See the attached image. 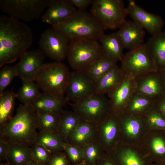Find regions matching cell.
Returning <instances> with one entry per match:
<instances>
[{
	"label": "cell",
	"mask_w": 165,
	"mask_h": 165,
	"mask_svg": "<svg viewBox=\"0 0 165 165\" xmlns=\"http://www.w3.org/2000/svg\"><path fill=\"white\" fill-rule=\"evenodd\" d=\"M33 37L26 24L5 16H0V67L16 61L31 46Z\"/></svg>",
	"instance_id": "1"
},
{
	"label": "cell",
	"mask_w": 165,
	"mask_h": 165,
	"mask_svg": "<svg viewBox=\"0 0 165 165\" xmlns=\"http://www.w3.org/2000/svg\"><path fill=\"white\" fill-rule=\"evenodd\" d=\"M36 113L31 104L20 105L15 115L0 127V138L8 143L31 146L35 144L38 133Z\"/></svg>",
	"instance_id": "2"
},
{
	"label": "cell",
	"mask_w": 165,
	"mask_h": 165,
	"mask_svg": "<svg viewBox=\"0 0 165 165\" xmlns=\"http://www.w3.org/2000/svg\"><path fill=\"white\" fill-rule=\"evenodd\" d=\"M52 28L69 42L81 39L99 40L104 34L103 27L90 12L77 10L73 15Z\"/></svg>",
	"instance_id": "3"
},
{
	"label": "cell",
	"mask_w": 165,
	"mask_h": 165,
	"mask_svg": "<svg viewBox=\"0 0 165 165\" xmlns=\"http://www.w3.org/2000/svg\"><path fill=\"white\" fill-rule=\"evenodd\" d=\"M70 72L61 62L44 63L35 73L33 80L43 93L64 97Z\"/></svg>",
	"instance_id": "4"
},
{
	"label": "cell",
	"mask_w": 165,
	"mask_h": 165,
	"mask_svg": "<svg viewBox=\"0 0 165 165\" xmlns=\"http://www.w3.org/2000/svg\"><path fill=\"white\" fill-rule=\"evenodd\" d=\"M98 40L87 39L69 42L66 58L74 71H85L103 54Z\"/></svg>",
	"instance_id": "5"
},
{
	"label": "cell",
	"mask_w": 165,
	"mask_h": 165,
	"mask_svg": "<svg viewBox=\"0 0 165 165\" xmlns=\"http://www.w3.org/2000/svg\"><path fill=\"white\" fill-rule=\"evenodd\" d=\"M90 13L105 30L119 28L128 15L122 0H94Z\"/></svg>",
	"instance_id": "6"
},
{
	"label": "cell",
	"mask_w": 165,
	"mask_h": 165,
	"mask_svg": "<svg viewBox=\"0 0 165 165\" xmlns=\"http://www.w3.org/2000/svg\"><path fill=\"white\" fill-rule=\"evenodd\" d=\"M71 105L80 119L96 124L112 112L109 98L96 93Z\"/></svg>",
	"instance_id": "7"
},
{
	"label": "cell",
	"mask_w": 165,
	"mask_h": 165,
	"mask_svg": "<svg viewBox=\"0 0 165 165\" xmlns=\"http://www.w3.org/2000/svg\"><path fill=\"white\" fill-rule=\"evenodd\" d=\"M121 61L120 68L125 75H130L136 78L157 71L146 43L126 53Z\"/></svg>",
	"instance_id": "8"
},
{
	"label": "cell",
	"mask_w": 165,
	"mask_h": 165,
	"mask_svg": "<svg viewBox=\"0 0 165 165\" xmlns=\"http://www.w3.org/2000/svg\"><path fill=\"white\" fill-rule=\"evenodd\" d=\"M50 0H1L0 8L10 17L30 22L38 18Z\"/></svg>",
	"instance_id": "9"
},
{
	"label": "cell",
	"mask_w": 165,
	"mask_h": 165,
	"mask_svg": "<svg viewBox=\"0 0 165 165\" xmlns=\"http://www.w3.org/2000/svg\"><path fill=\"white\" fill-rule=\"evenodd\" d=\"M95 94V83L85 71H73L70 72L65 94L68 102L76 103Z\"/></svg>",
	"instance_id": "10"
},
{
	"label": "cell",
	"mask_w": 165,
	"mask_h": 165,
	"mask_svg": "<svg viewBox=\"0 0 165 165\" xmlns=\"http://www.w3.org/2000/svg\"><path fill=\"white\" fill-rule=\"evenodd\" d=\"M69 42L53 28H49L41 35L40 49L50 59L61 62L67 57Z\"/></svg>",
	"instance_id": "11"
},
{
	"label": "cell",
	"mask_w": 165,
	"mask_h": 165,
	"mask_svg": "<svg viewBox=\"0 0 165 165\" xmlns=\"http://www.w3.org/2000/svg\"><path fill=\"white\" fill-rule=\"evenodd\" d=\"M135 78L126 75L121 83L108 94L111 106L112 112L119 116L125 111L129 103L136 91Z\"/></svg>",
	"instance_id": "12"
},
{
	"label": "cell",
	"mask_w": 165,
	"mask_h": 165,
	"mask_svg": "<svg viewBox=\"0 0 165 165\" xmlns=\"http://www.w3.org/2000/svg\"><path fill=\"white\" fill-rule=\"evenodd\" d=\"M135 79L136 93L155 101L165 95V84L160 72H151Z\"/></svg>",
	"instance_id": "13"
},
{
	"label": "cell",
	"mask_w": 165,
	"mask_h": 165,
	"mask_svg": "<svg viewBox=\"0 0 165 165\" xmlns=\"http://www.w3.org/2000/svg\"><path fill=\"white\" fill-rule=\"evenodd\" d=\"M128 15L133 20L153 35L162 31L164 24L163 19L158 15L148 13L130 0L127 8Z\"/></svg>",
	"instance_id": "14"
},
{
	"label": "cell",
	"mask_w": 165,
	"mask_h": 165,
	"mask_svg": "<svg viewBox=\"0 0 165 165\" xmlns=\"http://www.w3.org/2000/svg\"><path fill=\"white\" fill-rule=\"evenodd\" d=\"M45 55L40 49L26 51L16 64L22 81L33 80L37 71L44 64Z\"/></svg>",
	"instance_id": "15"
},
{
	"label": "cell",
	"mask_w": 165,
	"mask_h": 165,
	"mask_svg": "<svg viewBox=\"0 0 165 165\" xmlns=\"http://www.w3.org/2000/svg\"><path fill=\"white\" fill-rule=\"evenodd\" d=\"M119 29L116 33L124 48L131 51L144 44V29L133 20H126Z\"/></svg>",
	"instance_id": "16"
},
{
	"label": "cell",
	"mask_w": 165,
	"mask_h": 165,
	"mask_svg": "<svg viewBox=\"0 0 165 165\" xmlns=\"http://www.w3.org/2000/svg\"><path fill=\"white\" fill-rule=\"evenodd\" d=\"M98 140L97 124L80 119L68 135L66 142L83 148Z\"/></svg>",
	"instance_id": "17"
},
{
	"label": "cell",
	"mask_w": 165,
	"mask_h": 165,
	"mask_svg": "<svg viewBox=\"0 0 165 165\" xmlns=\"http://www.w3.org/2000/svg\"><path fill=\"white\" fill-rule=\"evenodd\" d=\"M48 8L42 16V21L52 26L70 16L77 10L70 0H50Z\"/></svg>",
	"instance_id": "18"
},
{
	"label": "cell",
	"mask_w": 165,
	"mask_h": 165,
	"mask_svg": "<svg viewBox=\"0 0 165 165\" xmlns=\"http://www.w3.org/2000/svg\"><path fill=\"white\" fill-rule=\"evenodd\" d=\"M119 116L112 112L97 124L98 141L103 149L112 144L118 133Z\"/></svg>",
	"instance_id": "19"
},
{
	"label": "cell",
	"mask_w": 165,
	"mask_h": 165,
	"mask_svg": "<svg viewBox=\"0 0 165 165\" xmlns=\"http://www.w3.org/2000/svg\"><path fill=\"white\" fill-rule=\"evenodd\" d=\"M125 76L116 65L95 83V93L108 94L121 83Z\"/></svg>",
	"instance_id": "20"
},
{
	"label": "cell",
	"mask_w": 165,
	"mask_h": 165,
	"mask_svg": "<svg viewBox=\"0 0 165 165\" xmlns=\"http://www.w3.org/2000/svg\"><path fill=\"white\" fill-rule=\"evenodd\" d=\"M98 40L105 56L116 62L121 61L124 55V48L116 32L104 33Z\"/></svg>",
	"instance_id": "21"
},
{
	"label": "cell",
	"mask_w": 165,
	"mask_h": 165,
	"mask_svg": "<svg viewBox=\"0 0 165 165\" xmlns=\"http://www.w3.org/2000/svg\"><path fill=\"white\" fill-rule=\"evenodd\" d=\"M68 102L65 97H58L41 93L31 105L36 113L51 112L61 113Z\"/></svg>",
	"instance_id": "22"
},
{
	"label": "cell",
	"mask_w": 165,
	"mask_h": 165,
	"mask_svg": "<svg viewBox=\"0 0 165 165\" xmlns=\"http://www.w3.org/2000/svg\"><path fill=\"white\" fill-rule=\"evenodd\" d=\"M155 63L157 71L165 70V31L152 35L146 43Z\"/></svg>",
	"instance_id": "23"
},
{
	"label": "cell",
	"mask_w": 165,
	"mask_h": 165,
	"mask_svg": "<svg viewBox=\"0 0 165 165\" xmlns=\"http://www.w3.org/2000/svg\"><path fill=\"white\" fill-rule=\"evenodd\" d=\"M27 145L9 143L6 160L12 165H28L33 161L31 147Z\"/></svg>",
	"instance_id": "24"
},
{
	"label": "cell",
	"mask_w": 165,
	"mask_h": 165,
	"mask_svg": "<svg viewBox=\"0 0 165 165\" xmlns=\"http://www.w3.org/2000/svg\"><path fill=\"white\" fill-rule=\"evenodd\" d=\"M117 63L103 54L95 60L85 72L90 79L95 83L117 65Z\"/></svg>",
	"instance_id": "25"
},
{
	"label": "cell",
	"mask_w": 165,
	"mask_h": 165,
	"mask_svg": "<svg viewBox=\"0 0 165 165\" xmlns=\"http://www.w3.org/2000/svg\"><path fill=\"white\" fill-rule=\"evenodd\" d=\"M64 143L57 133L42 131L38 133L35 144L43 146L53 154L64 151Z\"/></svg>",
	"instance_id": "26"
},
{
	"label": "cell",
	"mask_w": 165,
	"mask_h": 165,
	"mask_svg": "<svg viewBox=\"0 0 165 165\" xmlns=\"http://www.w3.org/2000/svg\"><path fill=\"white\" fill-rule=\"evenodd\" d=\"M80 120L73 111L63 110L61 113L57 134L64 142H66L68 135Z\"/></svg>",
	"instance_id": "27"
},
{
	"label": "cell",
	"mask_w": 165,
	"mask_h": 165,
	"mask_svg": "<svg viewBox=\"0 0 165 165\" xmlns=\"http://www.w3.org/2000/svg\"><path fill=\"white\" fill-rule=\"evenodd\" d=\"M16 98V94L12 91H5L0 94V127L13 117Z\"/></svg>",
	"instance_id": "28"
},
{
	"label": "cell",
	"mask_w": 165,
	"mask_h": 165,
	"mask_svg": "<svg viewBox=\"0 0 165 165\" xmlns=\"http://www.w3.org/2000/svg\"><path fill=\"white\" fill-rule=\"evenodd\" d=\"M22 85L16 94L17 98L24 105L31 104L41 94L33 80L23 81Z\"/></svg>",
	"instance_id": "29"
},
{
	"label": "cell",
	"mask_w": 165,
	"mask_h": 165,
	"mask_svg": "<svg viewBox=\"0 0 165 165\" xmlns=\"http://www.w3.org/2000/svg\"><path fill=\"white\" fill-rule=\"evenodd\" d=\"M60 114L51 112L36 113L38 129L40 131H46L57 133Z\"/></svg>",
	"instance_id": "30"
},
{
	"label": "cell",
	"mask_w": 165,
	"mask_h": 165,
	"mask_svg": "<svg viewBox=\"0 0 165 165\" xmlns=\"http://www.w3.org/2000/svg\"><path fill=\"white\" fill-rule=\"evenodd\" d=\"M155 100L136 92L134 94L125 111L133 114H139L149 110L154 105Z\"/></svg>",
	"instance_id": "31"
},
{
	"label": "cell",
	"mask_w": 165,
	"mask_h": 165,
	"mask_svg": "<svg viewBox=\"0 0 165 165\" xmlns=\"http://www.w3.org/2000/svg\"><path fill=\"white\" fill-rule=\"evenodd\" d=\"M111 158L116 165H148L145 160L130 150L119 152Z\"/></svg>",
	"instance_id": "32"
},
{
	"label": "cell",
	"mask_w": 165,
	"mask_h": 165,
	"mask_svg": "<svg viewBox=\"0 0 165 165\" xmlns=\"http://www.w3.org/2000/svg\"><path fill=\"white\" fill-rule=\"evenodd\" d=\"M83 148L84 160L87 165H95L104 154V149L98 140L88 144Z\"/></svg>",
	"instance_id": "33"
},
{
	"label": "cell",
	"mask_w": 165,
	"mask_h": 165,
	"mask_svg": "<svg viewBox=\"0 0 165 165\" xmlns=\"http://www.w3.org/2000/svg\"><path fill=\"white\" fill-rule=\"evenodd\" d=\"M0 71V94L5 91L15 77L18 76L16 64L13 66L5 65Z\"/></svg>",
	"instance_id": "34"
},
{
	"label": "cell",
	"mask_w": 165,
	"mask_h": 165,
	"mask_svg": "<svg viewBox=\"0 0 165 165\" xmlns=\"http://www.w3.org/2000/svg\"><path fill=\"white\" fill-rule=\"evenodd\" d=\"M33 161L42 165H47L52 153L43 146L35 144L31 147Z\"/></svg>",
	"instance_id": "35"
},
{
	"label": "cell",
	"mask_w": 165,
	"mask_h": 165,
	"mask_svg": "<svg viewBox=\"0 0 165 165\" xmlns=\"http://www.w3.org/2000/svg\"><path fill=\"white\" fill-rule=\"evenodd\" d=\"M64 151L73 165L77 164L84 160L83 149L81 147L64 142Z\"/></svg>",
	"instance_id": "36"
},
{
	"label": "cell",
	"mask_w": 165,
	"mask_h": 165,
	"mask_svg": "<svg viewBox=\"0 0 165 165\" xmlns=\"http://www.w3.org/2000/svg\"><path fill=\"white\" fill-rule=\"evenodd\" d=\"M148 112L147 119L152 126L165 130V119L154 106Z\"/></svg>",
	"instance_id": "37"
},
{
	"label": "cell",
	"mask_w": 165,
	"mask_h": 165,
	"mask_svg": "<svg viewBox=\"0 0 165 165\" xmlns=\"http://www.w3.org/2000/svg\"><path fill=\"white\" fill-rule=\"evenodd\" d=\"M130 116L126 119L124 122L126 132L129 135L134 136L138 134L140 129V121L137 119Z\"/></svg>",
	"instance_id": "38"
},
{
	"label": "cell",
	"mask_w": 165,
	"mask_h": 165,
	"mask_svg": "<svg viewBox=\"0 0 165 165\" xmlns=\"http://www.w3.org/2000/svg\"><path fill=\"white\" fill-rule=\"evenodd\" d=\"M71 162L64 151L52 154L47 165H70Z\"/></svg>",
	"instance_id": "39"
},
{
	"label": "cell",
	"mask_w": 165,
	"mask_h": 165,
	"mask_svg": "<svg viewBox=\"0 0 165 165\" xmlns=\"http://www.w3.org/2000/svg\"><path fill=\"white\" fill-rule=\"evenodd\" d=\"M70 1L77 10H86L90 5H92L93 0H70Z\"/></svg>",
	"instance_id": "40"
},
{
	"label": "cell",
	"mask_w": 165,
	"mask_h": 165,
	"mask_svg": "<svg viewBox=\"0 0 165 165\" xmlns=\"http://www.w3.org/2000/svg\"><path fill=\"white\" fill-rule=\"evenodd\" d=\"M9 143L0 138V160H6L7 154L8 149Z\"/></svg>",
	"instance_id": "41"
},
{
	"label": "cell",
	"mask_w": 165,
	"mask_h": 165,
	"mask_svg": "<svg viewBox=\"0 0 165 165\" xmlns=\"http://www.w3.org/2000/svg\"><path fill=\"white\" fill-rule=\"evenodd\" d=\"M154 106L165 119V95L156 101Z\"/></svg>",
	"instance_id": "42"
},
{
	"label": "cell",
	"mask_w": 165,
	"mask_h": 165,
	"mask_svg": "<svg viewBox=\"0 0 165 165\" xmlns=\"http://www.w3.org/2000/svg\"><path fill=\"white\" fill-rule=\"evenodd\" d=\"M95 165H116L111 157L104 154L96 163Z\"/></svg>",
	"instance_id": "43"
},
{
	"label": "cell",
	"mask_w": 165,
	"mask_h": 165,
	"mask_svg": "<svg viewBox=\"0 0 165 165\" xmlns=\"http://www.w3.org/2000/svg\"><path fill=\"white\" fill-rule=\"evenodd\" d=\"M28 165H42L41 164L35 161H33L30 163Z\"/></svg>",
	"instance_id": "44"
},
{
	"label": "cell",
	"mask_w": 165,
	"mask_h": 165,
	"mask_svg": "<svg viewBox=\"0 0 165 165\" xmlns=\"http://www.w3.org/2000/svg\"><path fill=\"white\" fill-rule=\"evenodd\" d=\"M160 72L165 84V70Z\"/></svg>",
	"instance_id": "45"
},
{
	"label": "cell",
	"mask_w": 165,
	"mask_h": 165,
	"mask_svg": "<svg viewBox=\"0 0 165 165\" xmlns=\"http://www.w3.org/2000/svg\"><path fill=\"white\" fill-rule=\"evenodd\" d=\"M75 165H87L85 160H84L79 163Z\"/></svg>",
	"instance_id": "46"
},
{
	"label": "cell",
	"mask_w": 165,
	"mask_h": 165,
	"mask_svg": "<svg viewBox=\"0 0 165 165\" xmlns=\"http://www.w3.org/2000/svg\"><path fill=\"white\" fill-rule=\"evenodd\" d=\"M155 165H165V162H157Z\"/></svg>",
	"instance_id": "47"
},
{
	"label": "cell",
	"mask_w": 165,
	"mask_h": 165,
	"mask_svg": "<svg viewBox=\"0 0 165 165\" xmlns=\"http://www.w3.org/2000/svg\"><path fill=\"white\" fill-rule=\"evenodd\" d=\"M0 165H12L7 162V163H2L0 162Z\"/></svg>",
	"instance_id": "48"
}]
</instances>
